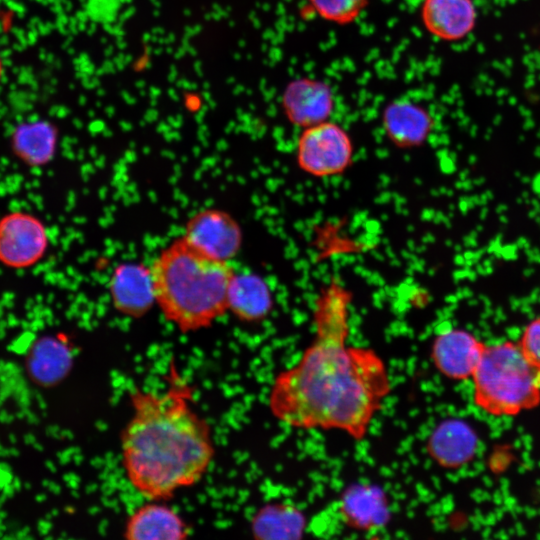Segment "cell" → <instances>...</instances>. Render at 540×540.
<instances>
[{"label": "cell", "instance_id": "cell-1", "mask_svg": "<svg viewBox=\"0 0 540 540\" xmlns=\"http://www.w3.org/2000/svg\"><path fill=\"white\" fill-rule=\"evenodd\" d=\"M347 291L331 285L316 301L315 335L268 394L271 414L300 430H337L363 440L391 392L388 368L373 349L350 345Z\"/></svg>", "mask_w": 540, "mask_h": 540}, {"label": "cell", "instance_id": "cell-2", "mask_svg": "<svg viewBox=\"0 0 540 540\" xmlns=\"http://www.w3.org/2000/svg\"><path fill=\"white\" fill-rule=\"evenodd\" d=\"M163 391L135 388L132 414L120 435L130 485L148 500L165 501L206 475L215 456L212 430L193 405V389L169 365Z\"/></svg>", "mask_w": 540, "mask_h": 540}, {"label": "cell", "instance_id": "cell-3", "mask_svg": "<svg viewBox=\"0 0 540 540\" xmlns=\"http://www.w3.org/2000/svg\"><path fill=\"white\" fill-rule=\"evenodd\" d=\"M150 272L155 302L182 332L206 328L228 310L233 268L228 261L198 251L183 237L156 257Z\"/></svg>", "mask_w": 540, "mask_h": 540}, {"label": "cell", "instance_id": "cell-4", "mask_svg": "<svg viewBox=\"0 0 540 540\" xmlns=\"http://www.w3.org/2000/svg\"><path fill=\"white\" fill-rule=\"evenodd\" d=\"M475 404L495 416H511L540 402V369L510 341L486 346L472 375Z\"/></svg>", "mask_w": 540, "mask_h": 540}, {"label": "cell", "instance_id": "cell-5", "mask_svg": "<svg viewBox=\"0 0 540 540\" xmlns=\"http://www.w3.org/2000/svg\"><path fill=\"white\" fill-rule=\"evenodd\" d=\"M352 151L351 139L343 127L326 120L304 128L298 139L297 159L304 171L329 176L348 166Z\"/></svg>", "mask_w": 540, "mask_h": 540}, {"label": "cell", "instance_id": "cell-6", "mask_svg": "<svg viewBox=\"0 0 540 540\" xmlns=\"http://www.w3.org/2000/svg\"><path fill=\"white\" fill-rule=\"evenodd\" d=\"M48 235L44 224L26 212H12L0 220V262L10 268H27L45 254Z\"/></svg>", "mask_w": 540, "mask_h": 540}, {"label": "cell", "instance_id": "cell-7", "mask_svg": "<svg viewBox=\"0 0 540 540\" xmlns=\"http://www.w3.org/2000/svg\"><path fill=\"white\" fill-rule=\"evenodd\" d=\"M183 238L203 254L228 261L238 252L242 235L238 224L228 213L206 209L189 219Z\"/></svg>", "mask_w": 540, "mask_h": 540}, {"label": "cell", "instance_id": "cell-8", "mask_svg": "<svg viewBox=\"0 0 540 540\" xmlns=\"http://www.w3.org/2000/svg\"><path fill=\"white\" fill-rule=\"evenodd\" d=\"M486 345L476 336L462 329L440 333L433 341L431 358L436 369L452 380L471 378Z\"/></svg>", "mask_w": 540, "mask_h": 540}, {"label": "cell", "instance_id": "cell-9", "mask_svg": "<svg viewBox=\"0 0 540 540\" xmlns=\"http://www.w3.org/2000/svg\"><path fill=\"white\" fill-rule=\"evenodd\" d=\"M338 511L345 525L359 531H374L390 519L389 500L385 491L371 483L348 486L340 495Z\"/></svg>", "mask_w": 540, "mask_h": 540}, {"label": "cell", "instance_id": "cell-10", "mask_svg": "<svg viewBox=\"0 0 540 540\" xmlns=\"http://www.w3.org/2000/svg\"><path fill=\"white\" fill-rule=\"evenodd\" d=\"M123 532L129 540H183L190 535L191 528L164 501L149 500L128 515Z\"/></svg>", "mask_w": 540, "mask_h": 540}, {"label": "cell", "instance_id": "cell-11", "mask_svg": "<svg viewBox=\"0 0 540 540\" xmlns=\"http://www.w3.org/2000/svg\"><path fill=\"white\" fill-rule=\"evenodd\" d=\"M281 103L290 122L306 128L328 120L334 108V97L326 83L300 78L286 86Z\"/></svg>", "mask_w": 540, "mask_h": 540}, {"label": "cell", "instance_id": "cell-12", "mask_svg": "<svg viewBox=\"0 0 540 540\" xmlns=\"http://www.w3.org/2000/svg\"><path fill=\"white\" fill-rule=\"evenodd\" d=\"M477 448L476 431L468 422L459 418L441 421L426 442L429 456L446 469H457L471 461Z\"/></svg>", "mask_w": 540, "mask_h": 540}, {"label": "cell", "instance_id": "cell-13", "mask_svg": "<svg viewBox=\"0 0 540 540\" xmlns=\"http://www.w3.org/2000/svg\"><path fill=\"white\" fill-rule=\"evenodd\" d=\"M477 8L473 0H424L420 16L425 29L442 41H459L475 28Z\"/></svg>", "mask_w": 540, "mask_h": 540}, {"label": "cell", "instance_id": "cell-14", "mask_svg": "<svg viewBox=\"0 0 540 540\" xmlns=\"http://www.w3.org/2000/svg\"><path fill=\"white\" fill-rule=\"evenodd\" d=\"M115 308L130 317L144 315L155 302L150 268L123 264L116 268L110 281Z\"/></svg>", "mask_w": 540, "mask_h": 540}, {"label": "cell", "instance_id": "cell-15", "mask_svg": "<svg viewBox=\"0 0 540 540\" xmlns=\"http://www.w3.org/2000/svg\"><path fill=\"white\" fill-rule=\"evenodd\" d=\"M382 121L388 137L403 147L422 143L433 125L425 108L407 100H396L387 105Z\"/></svg>", "mask_w": 540, "mask_h": 540}, {"label": "cell", "instance_id": "cell-16", "mask_svg": "<svg viewBox=\"0 0 540 540\" xmlns=\"http://www.w3.org/2000/svg\"><path fill=\"white\" fill-rule=\"evenodd\" d=\"M72 366L71 350L58 338L37 340L26 358L27 373L39 386L51 387L62 381Z\"/></svg>", "mask_w": 540, "mask_h": 540}, {"label": "cell", "instance_id": "cell-17", "mask_svg": "<svg viewBox=\"0 0 540 540\" xmlns=\"http://www.w3.org/2000/svg\"><path fill=\"white\" fill-rule=\"evenodd\" d=\"M307 526L305 514L293 504L269 503L251 518L250 528L256 539H300Z\"/></svg>", "mask_w": 540, "mask_h": 540}, {"label": "cell", "instance_id": "cell-18", "mask_svg": "<svg viewBox=\"0 0 540 540\" xmlns=\"http://www.w3.org/2000/svg\"><path fill=\"white\" fill-rule=\"evenodd\" d=\"M271 294L267 284L252 274L234 275L228 295V310L247 322L259 321L271 309Z\"/></svg>", "mask_w": 540, "mask_h": 540}, {"label": "cell", "instance_id": "cell-19", "mask_svg": "<svg viewBox=\"0 0 540 540\" xmlns=\"http://www.w3.org/2000/svg\"><path fill=\"white\" fill-rule=\"evenodd\" d=\"M57 132L48 122L20 125L13 135V149L22 160L32 165L48 162L54 154Z\"/></svg>", "mask_w": 540, "mask_h": 540}, {"label": "cell", "instance_id": "cell-20", "mask_svg": "<svg viewBox=\"0 0 540 540\" xmlns=\"http://www.w3.org/2000/svg\"><path fill=\"white\" fill-rule=\"evenodd\" d=\"M322 19L338 25L354 22L368 5L369 0H307Z\"/></svg>", "mask_w": 540, "mask_h": 540}, {"label": "cell", "instance_id": "cell-21", "mask_svg": "<svg viewBox=\"0 0 540 540\" xmlns=\"http://www.w3.org/2000/svg\"><path fill=\"white\" fill-rule=\"evenodd\" d=\"M518 344L527 359L540 369V317L528 323Z\"/></svg>", "mask_w": 540, "mask_h": 540}, {"label": "cell", "instance_id": "cell-22", "mask_svg": "<svg viewBox=\"0 0 540 540\" xmlns=\"http://www.w3.org/2000/svg\"><path fill=\"white\" fill-rule=\"evenodd\" d=\"M2 73H3V65H2L1 58H0V80H1V77H2Z\"/></svg>", "mask_w": 540, "mask_h": 540}]
</instances>
